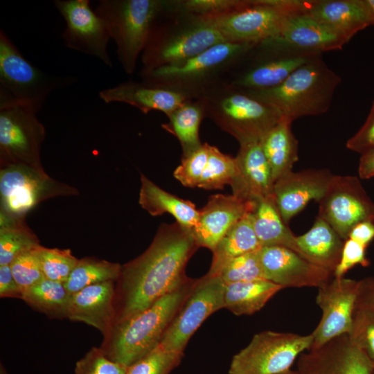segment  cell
<instances>
[{
	"label": "cell",
	"instance_id": "34",
	"mask_svg": "<svg viewBox=\"0 0 374 374\" xmlns=\"http://www.w3.org/2000/svg\"><path fill=\"white\" fill-rule=\"evenodd\" d=\"M118 263L93 258L79 259L64 285L70 294L92 285L115 281L121 275Z\"/></svg>",
	"mask_w": 374,
	"mask_h": 374
},
{
	"label": "cell",
	"instance_id": "14",
	"mask_svg": "<svg viewBox=\"0 0 374 374\" xmlns=\"http://www.w3.org/2000/svg\"><path fill=\"white\" fill-rule=\"evenodd\" d=\"M374 365L350 340L348 334L302 353L296 374H373Z\"/></svg>",
	"mask_w": 374,
	"mask_h": 374
},
{
	"label": "cell",
	"instance_id": "3",
	"mask_svg": "<svg viewBox=\"0 0 374 374\" xmlns=\"http://www.w3.org/2000/svg\"><path fill=\"white\" fill-rule=\"evenodd\" d=\"M188 295L183 285L155 301L148 308L116 321L101 348L112 361L128 367L145 356L161 342L163 335Z\"/></svg>",
	"mask_w": 374,
	"mask_h": 374
},
{
	"label": "cell",
	"instance_id": "39",
	"mask_svg": "<svg viewBox=\"0 0 374 374\" xmlns=\"http://www.w3.org/2000/svg\"><path fill=\"white\" fill-rule=\"evenodd\" d=\"M259 250L243 254L231 260L219 275L224 284L267 280L261 265Z\"/></svg>",
	"mask_w": 374,
	"mask_h": 374
},
{
	"label": "cell",
	"instance_id": "40",
	"mask_svg": "<svg viewBox=\"0 0 374 374\" xmlns=\"http://www.w3.org/2000/svg\"><path fill=\"white\" fill-rule=\"evenodd\" d=\"M348 335L351 341L368 357L374 365V312L355 306Z\"/></svg>",
	"mask_w": 374,
	"mask_h": 374
},
{
	"label": "cell",
	"instance_id": "18",
	"mask_svg": "<svg viewBox=\"0 0 374 374\" xmlns=\"http://www.w3.org/2000/svg\"><path fill=\"white\" fill-rule=\"evenodd\" d=\"M256 45L229 41L221 42L183 62L143 70L141 75L145 83L157 87H162L169 82L193 80L214 71Z\"/></svg>",
	"mask_w": 374,
	"mask_h": 374
},
{
	"label": "cell",
	"instance_id": "16",
	"mask_svg": "<svg viewBox=\"0 0 374 374\" xmlns=\"http://www.w3.org/2000/svg\"><path fill=\"white\" fill-rule=\"evenodd\" d=\"M308 11L290 17L278 35L261 44L269 49L310 54L341 49L347 42Z\"/></svg>",
	"mask_w": 374,
	"mask_h": 374
},
{
	"label": "cell",
	"instance_id": "23",
	"mask_svg": "<svg viewBox=\"0 0 374 374\" xmlns=\"http://www.w3.org/2000/svg\"><path fill=\"white\" fill-rule=\"evenodd\" d=\"M114 283L92 285L71 294L67 318L87 323L107 337L115 323Z\"/></svg>",
	"mask_w": 374,
	"mask_h": 374
},
{
	"label": "cell",
	"instance_id": "9",
	"mask_svg": "<svg viewBox=\"0 0 374 374\" xmlns=\"http://www.w3.org/2000/svg\"><path fill=\"white\" fill-rule=\"evenodd\" d=\"M318 203V216L344 240L357 224L374 222V202L355 176L334 175Z\"/></svg>",
	"mask_w": 374,
	"mask_h": 374
},
{
	"label": "cell",
	"instance_id": "52",
	"mask_svg": "<svg viewBox=\"0 0 374 374\" xmlns=\"http://www.w3.org/2000/svg\"><path fill=\"white\" fill-rule=\"evenodd\" d=\"M371 26H374V0H363Z\"/></svg>",
	"mask_w": 374,
	"mask_h": 374
},
{
	"label": "cell",
	"instance_id": "17",
	"mask_svg": "<svg viewBox=\"0 0 374 374\" xmlns=\"http://www.w3.org/2000/svg\"><path fill=\"white\" fill-rule=\"evenodd\" d=\"M259 255L265 278L283 288L319 287L333 277L331 272L285 247H262Z\"/></svg>",
	"mask_w": 374,
	"mask_h": 374
},
{
	"label": "cell",
	"instance_id": "49",
	"mask_svg": "<svg viewBox=\"0 0 374 374\" xmlns=\"http://www.w3.org/2000/svg\"><path fill=\"white\" fill-rule=\"evenodd\" d=\"M359 281V287L355 306L374 312V277Z\"/></svg>",
	"mask_w": 374,
	"mask_h": 374
},
{
	"label": "cell",
	"instance_id": "45",
	"mask_svg": "<svg viewBox=\"0 0 374 374\" xmlns=\"http://www.w3.org/2000/svg\"><path fill=\"white\" fill-rule=\"evenodd\" d=\"M366 247L350 238L344 240L341 258L333 272V277H344L345 274L357 265L368 266L370 262L366 256Z\"/></svg>",
	"mask_w": 374,
	"mask_h": 374
},
{
	"label": "cell",
	"instance_id": "46",
	"mask_svg": "<svg viewBox=\"0 0 374 374\" xmlns=\"http://www.w3.org/2000/svg\"><path fill=\"white\" fill-rule=\"evenodd\" d=\"M235 0H188L178 3V8L194 17L220 13L233 8Z\"/></svg>",
	"mask_w": 374,
	"mask_h": 374
},
{
	"label": "cell",
	"instance_id": "43",
	"mask_svg": "<svg viewBox=\"0 0 374 374\" xmlns=\"http://www.w3.org/2000/svg\"><path fill=\"white\" fill-rule=\"evenodd\" d=\"M34 249L22 253L10 265L13 277L22 294L26 290L46 278Z\"/></svg>",
	"mask_w": 374,
	"mask_h": 374
},
{
	"label": "cell",
	"instance_id": "2",
	"mask_svg": "<svg viewBox=\"0 0 374 374\" xmlns=\"http://www.w3.org/2000/svg\"><path fill=\"white\" fill-rule=\"evenodd\" d=\"M341 82V78L319 55L299 67L275 87L242 90L273 106L283 118L293 122L303 116L326 112Z\"/></svg>",
	"mask_w": 374,
	"mask_h": 374
},
{
	"label": "cell",
	"instance_id": "42",
	"mask_svg": "<svg viewBox=\"0 0 374 374\" xmlns=\"http://www.w3.org/2000/svg\"><path fill=\"white\" fill-rule=\"evenodd\" d=\"M209 151L210 145L206 143L183 157L181 164L174 171L175 178L186 187H197L208 161Z\"/></svg>",
	"mask_w": 374,
	"mask_h": 374
},
{
	"label": "cell",
	"instance_id": "21",
	"mask_svg": "<svg viewBox=\"0 0 374 374\" xmlns=\"http://www.w3.org/2000/svg\"><path fill=\"white\" fill-rule=\"evenodd\" d=\"M50 181L24 163L12 164L0 173V195L3 211L20 215L35 206L48 191Z\"/></svg>",
	"mask_w": 374,
	"mask_h": 374
},
{
	"label": "cell",
	"instance_id": "24",
	"mask_svg": "<svg viewBox=\"0 0 374 374\" xmlns=\"http://www.w3.org/2000/svg\"><path fill=\"white\" fill-rule=\"evenodd\" d=\"M105 103H123L139 109L144 114L152 110L165 113L170 117L186 102V96L177 91L134 82H123L99 92Z\"/></svg>",
	"mask_w": 374,
	"mask_h": 374
},
{
	"label": "cell",
	"instance_id": "36",
	"mask_svg": "<svg viewBox=\"0 0 374 374\" xmlns=\"http://www.w3.org/2000/svg\"><path fill=\"white\" fill-rule=\"evenodd\" d=\"M238 174L236 159L210 145L209 156L197 188L206 190L222 189L231 186Z\"/></svg>",
	"mask_w": 374,
	"mask_h": 374
},
{
	"label": "cell",
	"instance_id": "31",
	"mask_svg": "<svg viewBox=\"0 0 374 374\" xmlns=\"http://www.w3.org/2000/svg\"><path fill=\"white\" fill-rule=\"evenodd\" d=\"M252 212H247L218 242L207 276H219L233 258L262 247L253 226Z\"/></svg>",
	"mask_w": 374,
	"mask_h": 374
},
{
	"label": "cell",
	"instance_id": "48",
	"mask_svg": "<svg viewBox=\"0 0 374 374\" xmlns=\"http://www.w3.org/2000/svg\"><path fill=\"white\" fill-rule=\"evenodd\" d=\"M0 296L21 299L22 292L15 280L10 265L0 266Z\"/></svg>",
	"mask_w": 374,
	"mask_h": 374
},
{
	"label": "cell",
	"instance_id": "37",
	"mask_svg": "<svg viewBox=\"0 0 374 374\" xmlns=\"http://www.w3.org/2000/svg\"><path fill=\"white\" fill-rule=\"evenodd\" d=\"M41 269L46 278L65 283L78 260L70 249L46 248L39 245L34 249Z\"/></svg>",
	"mask_w": 374,
	"mask_h": 374
},
{
	"label": "cell",
	"instance_id": "29",
	"mask_svg": "<svg viewBox=\"0 0 374 374\" xmlns=\"http://www.w3.org/2000/svg\"><path fill=\"white\" fill-rule=\"evenodd\" d=\"M292 123L283 118L260 141L274 183L291 172L299 159V143L292 131Z\"/></svg>",
	"mask_w": 374,
	"mask_h": 374
},
{
	"label": "cell",
	"instance_id": "19",
	"mask_svg": "<svg viewBox=\"0 0 374 374\" xmlns=\"http://www.w3.org/2000/svg\"><path fill=\"white\" fill-rule=\"evenodd\" d=\"M333 176L327 169H308L292 171L276 180L273 196L285 223L287 224L312 200L318 202Z\"/></svg>",
	"mask_w": 374,
	"mask_h": 374
},
{
	"label": "cell",
	"instance_id": "30",
	"mask_svg": "<svg viewBox=\"0 0 374 374\" xmlns=\"http://www.w3.org/2000/svg\"><path fill=\"white\" fill-rule=\"evenodd\" d=\"M254 231L261 247L282 246L300 255L296 235L285 223L273 195L256 202L252 212Z\"/></svg>",
	"mask_w": 374,
	"mask_h": 374
},
{
	"label": "cell",
	"instance_id": "11",
	"mask_svg": "<svg viewBox=\"0 0 374 374\" xmlns=\"http://www.w3.org/2000/svg\"><path fill=\"white\" fill-rule=\"evenodd\" d=\"M54 6L66 22L62 34L64 45L98 58L113 66L107 51L111 39L104 19L90 6L89 0H55Z\"/></svg>",
	"mask_w": 374,
	"mask_h": 374
},
{
	"label": "cell",
	"instance_id": "8",
	"mask_svg": "<svg viewBox=\"0 0 374 374\" xmlns=\"http://www.w3.org/2000/svg\"><path fill=\"white\" fill-rule=\"evenodd\" d=\"M213 104L211 118L240 144L260 141L283 118L277 109L242 89L229 91Z\"/></svg>",
	"mask_w": 374,
	"mask_h": 374
},
{
	"label": "cell",
	"instance_id": "41",
	"mask_svg": "<svg viewBox=\"0 0 374 374\" xmlns=\"http://www.w3.org/2000/svg\"><path fill=\"white\" fill-rule=\"evenodd\" d=\"M181 354L170 352L160 344L145 356L127 367L125 374H168Z\"/></svg>",
	"mask_w": 374,
	"mask_h": 374
},
{
	"label": "cell",
	"instance_id": "44",
	"mask_svg": "<svg viewBox=\"0 0 374 374\" xmlns=\"http://www.w3.org/2000/svg\"><path fill=\"white\" fill-rule=\"evenodd\" d=\"M127 367L110 360L101 348L92 347L75 364L74 374H125Z\"/></svg>",
	"mask_w": 374,
	"mask_h": 374
},
{
	"label": "cell",
	"instance_id": "15",
	"mask_svg": "<svg viewBox=\"0 0 374 374\" xmlns=\"http://www.w3.org/2000/svg\"><path fill=\"white\" fill-rule=\"evenodd\" d=\"M37 111L11 105L0 107V148L4 157L16 161L35 162L44 136Z\"/></svg>",
	"mask_w": 374,
	"mask_h": 374
},
{
	"label": "cell",
	"instance_id": "28",
	"mask_svg": "<svg viewBox=\"0 0 374 374\" xmlns=\"http://www.w3.org/2000/svg\"><path fill=\"white\" fill-rule=\"evenodd\" d=\"M139 202L152 216L170 214L177 222L191 232L197 226L199 211L193 202L168 193L143 174Z\"/></svg>",
	"mask_w": 374,
	"mask_h": 374
},
{
	"label": "cell",
	"instance_id": "22",
	"mask_svg": "<svg viewBox=\"0 0 374 374\" xmlns=\"http://www.w3.org/2000/svg\"><path fill=\"white\" fill-rule=\"evenodd\" d=\"M240 145L235 157L238 174L231 186L233 195L253 202L272 195L274 181L260 142Z\"/></svg>",
	"mask_w": 374,
	"mask_h": 374
},
{
	"label": "cell",
	"instance_id": "35",
	"mask_svg": "<svg viewBox=\"0 0 374 374\" xmlns=\"http://www.w3.org/2000/svg\"><path fill=\"white\" fill-rule=\"evenodd\" d=\"M203 116V109L197 104L185 103L169 118L167 130L179 141L185 157L199 148L202 144L199 129Z\"/></svg>",
	"mask_w": 374,
	"mask_h": 374
},
{
	"label": "cell",
	"instance_id": "13",
	"mask_svg": "<svg viewBox=\"0 0 374 374\" xmlns=\"http://www.w3.org/2000/svg\"><path fill=\"white\" fill-rule=\"evenodd\" d=\"M359 287V281L344 277H332L318 287L316 303L322 310V316L311 333L313 342L310 348L350 333Z\"/></svg>",
	"mask_w": 374,
	"mask_h": 374
},
{
	"label": "cell",
	"instance_id": "7",
	"mask_svg": "<svg viewBox=\"0 0 374 374\" xmlns=\"http://www.w3.org/2000/svg\"><path fill=\"white\" fill-rule=\"evenodd\" d=\"M312 334L263 331L232 359L229 374H280L290 370L299 356L310 349Z\"/></svg>",
	"mask_w": 374,
	"mask_h": 374
},
{
	"label": "cell",
	"instance_id": "1",
	"mask_svg": "<svg viewBox=\"0 0 374 374\" xmlns=\"http://www.w3.org/2000/svg\"><path fill=\"white\" fill-rule=\"evenodd\" d=\"M196 247L191 231L177 222L162 224L147 250L121 267L122 305L116 321L182 287L185 266Z\"/></svg>",
	"mask_w": 374,
	"mask_h": 374
},
{
	"label": "cell",
	"instance_id": "10",
	"mask_svg": "<svg viewBox=\"0 0 374 374\" xmlns=\"http://www.w3.org/2000/svg\"><path fill=\"white\" fill-rule=\"evenodd\" d=\"M224 42L216 28L195 18L192 25L170 37L152 27L143 51V70L179 64Z\"/></svg>",
	"mask_w": 374,
	"mask_h": 374
},
{
	"label": "cell",
	"instance_id": "51",
	"mask_svg": "<svg viewBox=\"0 0 374 374\" xmlns=\"http://www.w3.org/2000/svg\"><path fill=\"white\" fill-rule=\"evenodd\" d=\"M358 174L361 179H370L374 177V148L361 154Z\"/></svg>",
	"mask_w": 374,
	"mask_h": 374
},
{
	"label": "cell",
	"instance_id": "47",
	"mask_svg": "<svg viewBox=\"0 0 374 374\" xmlns=\"http://www.w3.org/2000/svg\"><path fill=\"white\" fill-rule=\"evenodd\" d=\"M346 148L361 154L374 148V102L365 123L347 141Z\"/></svg>",
	"mask_w": 374,
	"mask_h": 374
},
{
	"label": "cell",
	"instance_id": "20",
	"mask_svg": "<svg viewBox=\"0 0 374 374\" xmlns=\"http://www.w3.org/2000/svg\"><path fill=\"white\" fill-rule=\"evenodd\" d=\"M256 202L233 195H213L199 209L197 226L192 231L197 247L215 249L228 231L247 213L254 210Z\"/></svg>",
	"mask_w": 374,
	"mask_h": 374
},
{
	"label": "cell",
	"instance_id": "6",
	"mask_svg": "<svg viewBox=\"0 0 374 374\" xmlns=\"http://www.w3.org/2000/svg\"><path fill=\"white\" fill-rule=\"evenodd\" d=\"M157 0H100L95 11L105 21L127 73L134 72L151 28L163 9Z\"/></svg>",
	"mask_w": 374,
	"mask_h": 374
},
{
	"label": "cell",
	"instance_id": "5",
	"mask_svg": "<svg viewBox=\"0 0 374 374\" xmlns=\"http://www.w3.org/2000/svg\"><path fill=\"white\" fill-rule=\"evenodd\" d=\"M74 76L48 75L26 60L0 30V107L21 105L39 112L55 89L70 85Z\"/></svg>",
	"mask_w": 374,
	"mask_h": 374
},
{
	"label": "cell",
	"instance_id": "26",
	"mask_svg": "<svg viewBox=\"0 0 374 374\" xmlns=\"http://www.w3.org/2000/svg\"><path fill=\"white\" fill-rule=\"evenodd\" d=\"M308 12L347 43L371 26L363 0H315Z\"/></svg>",
	"mask_w": 374,
	"mask_h": 374
},
{
	"label": "cell",
	"instance_id": "27",
	"mask_svg": "<svg viewBox=\"0 0 374 374\" xmlns=\"http://www.w3.org/2000/svg\"><path fill=\"white\" fill-rule=\"evenodd\" d=\"M296 242L300 256L333 274L344 241L326 221L317 216L306 233L296 235Z\"/></svg>",
	"mask_w": 374,
	"mask_h": 374
},
{
	"label": "cell",
	"instance_id": "53",
	"mask_svg": "<svg viewBox=\"0 0 374 374\" xmlns=\"http://www.w3.org/2000/svg\"><path fill=\"white\" fill-rule=\"evenodd\" d=\"M280 374H296V371H292L290 370L285 372V373H280Z\"/></svg>",
	"mask_w": 374,
	"mask_h": 374
},
{
	"label": "cell",
	"instance_id": "32",
	"mask_svg": "<svg viewBox=\"0 0 374 374\" xmlns=\"http://www.w3.org/2000/svg\"><path fill=\"white\" fill-rule=\"evenodd\" d=\"M283 287L261 279L225 284L224 308L234 314L251 315L262 308Z\"/></svg>",
	"mask_w": 374,
	"mask_h": 374
},
{
	"label": "cell",
	"instance_id": "50",
	"mask_svg": "<svg viewBox=\"0 0 374 374\" xmlns=\"http://www.w3.org/2000/svg\"><path fill=\"white\" fill-rule=\"evenodd\" d=\"M348 238L368 247L374 239V222L364 221L357 224L352 229Z\"/></svg>",
	"mask_w": 374,
	"mask_h": 374
},
{
	"label": "cell",
	"instance_id": "12",
	"mask_svg": "<svg viewBox=\"0 0 374 374\" xmlns=\"http://www.w3.org/2000/svg\"><path fill=\"white\" fill-rule=\"evenodd\" d=\"M225 284L220 276L206 275L189 294L165 331L160 344L182 354L189 339L211 314L224 308Z\"/></svg>",
	"mask_w": 374,
	"mask_h": 374
},
{
	"label": "cell",
	"instance_id": "25",
	"mask_svg": "<svg viewBox=\"0 0 374 374\" xmlns=\"http://www.w3.org/2000/svg\"><path fill=\"white\" fill-rule=\"evenodd\" d=\"M274 55L247 70L235 82L244 90L275 87L295 70L321 54H310L271 49Z\"/></svg>",
	"mask_w": 374,
	"mask_h": 374
},
{
	"label": "cell",
	"instance_id": "4",
	"mask_svg": "<svg viewBox=\"0 0 374 374\" xmlns=\"http://www.w3.org/2000/svg\"><path fill=\"white\" fill-rule=\"evenodd\" d=\"M314 1H238L231 9L194 17L216 28L226 41L256 44L278 35L288 19L308 11Z\"/></svg>",
	"mask_w": 374,
	"mask_h": 374
},
{
	"label": "cell",
	"instance_id": "54",
	"mask_svg": "<svg viewBox=\"0 0 374 374\" xmlns=\"http://www.w3.org/2000/svg\"><path fill=\"white\" fill-rule=\"evenodd\" d=\"M373 374H374V371H373Z\"/></svg>",
	"mask_w": 374,
	"mask_h": 374
},
{
	"label": "cell",
	"instance_id": "38",
	"mask_svg": "<svg viewBox=\"0 0 374 374\" xmlns=\"http://www.w3.org/2000/svg\"><path fill=\"white\" fill-rule=\"evenodd\" d=\"M40 244L37 237L23 226L6 224L0 230V266L10 265L20 254Z\"/></svg>",
	"mask_w": 374,
	"mask_h": 374
},
{
	"label": "cell",
	"instance_id": "33",
	"mask_svg": "<svg viewBox=\"0 0 374 374\" xmlns=\"http://www.w3.org/2000/svg\"><path fill=\"white\" fill-rule=\"evenodd\" d=\"M70 296L64 283L44 278L26 290L21 299L48 316L67 318Z\"/></svg>",
	"mask_w": 374,
	"mask_h": 374
}]
</instances>
